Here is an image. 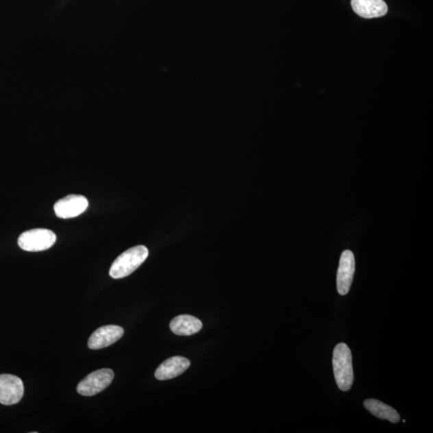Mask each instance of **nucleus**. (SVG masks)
Wrapping results in <instances>:
<instances>
[{"label": "nucleus", "instance_id": "7ed1b4c3", "mask_svg": "<svg viewBox=\"0 0 433 433\" xmlns=\"http://www.w3.org/2000/svg\"><path fill=\"white\" fill-rule=\"evenodd\" d=\"M56 235L48 229H33L23 233L18 238V245L23 251H44L53 246Z\"/></svg>", "mask_w": 433, "mask_h": 433}, {"label": "nucleus", "instance_id": "6e6552de", "mask_svg": "<svg viewBox=\"0 0 433 433\" xmlns=\"http://www.w3.org/2000/svg\"><path fill=\"white\" fill-rule=\"evenodd\" d=\"M124 335V329L116 325H107L92 334L88 346L92 350L102 349L119 341Z\"/></svg>", "mask_w": 433, "mask_h": 433}, {"label": "nucleus", "instance_id": "20e7f679", "mask_svg": "<svg viewBox=\"0 0 433 433\" xmlns=\"http://www.w3.org/2000/svg\"><path fill=\"white\" fill-rule=\"evenodd\" d=\"M114 373L111 369H103L93 371L77 386V392L84 397H92L102 392L111 384Z\"/></svg>", "mask_w": 433, "mask_h": 433}, {"label": "nucleus", "instance_id": "39448f33", "mask_svg": "<svg viewBox=\"0 0 433 433\" xmlns=\"http://www.w3.org/2000/svg\"><path fill=\"white\" fill-rule=\"evenodd\" d=\"M25 394L23 381L11 374L0 375V404L13 406L20 402Z\"/></svg>", "mask_w": 433, "mask_h": 433}, {"label": "nucleus", "instance_id": "423d86ee", "mask_svg": "<svg viewBox=\"0 0 433 433\" xmlns=\"http://www.w3.org/2000/svg\"><path fill=\"white\" fill-rule=\"evenodd\" d=\"M88 207V201L82 195H72L59 200L54 205L56 216L68 219L81 215Z\"/></svg>", "mask_w": 433, "mask_h": 433}, {"label": "nucleus", "instance_id": "0eeeda50", "mask_svg": "<svg viewBox=\"0 0 433 433\" xmlns=\"http://www.w3.org/2000/svg\"><path fill=\"white\" fill-rule=\"evenodd\" d=\"M356 268L355 257L351 251H345L342 253L340 260V266L337 272V290L338 294L346 295L349 293L354 276Z\"/></svg>", "mask_w": 433, "mask_h": 433}, {"label": "nucleus", "instance_id": "9d476101", "mask_svg": "<svg viewBox=\"0 0 433 433\" xmlns=\"http://www.w3.org/2000/svg\"><path fill=\"white\" fill-rule=\"evenodd\" d=\"M351 4L353 11L365 18L382 17L388 13L384 0H351Z\"/></svg>", "mask_w": 433, "mask_h": 433}, {"label": "nucleus", "instance_id": "1a4fd4ad", "mask_svg": "<svg viewBox=\"0 0 433 433\" xmlns=\"http://www.w3.org/2000/svg\"><path fill=\"white\" fill-rule=\"evenodd\" d=\"M190 361L185 357L173 356L163 362L155 371V378L168 380L177 378L190 368Z\"/></svg>", "mask_w": 433, "mask_h": 433}, {"label": "nucleus", "instance_id": "9b49d317", "mask_svg": "<svg viewBox=\"0 0 433 433\" xmlns=\"http://www.w3.org/2000/svg\"><path fill=\"white\" fill-rule=\"evenodd\" d=\"M171 330L177 336H192L202 328L201 320L189 314L179 315L171 322Z\"/></svg>", "mask_w": 433, "mask_h": 433}, {"label": "nucleus", "instance_id": "f8f14e48", "mask_svg": "<svg viewBox=\"0 0 433 433\" xmlns=\"http://www.w3.org/2000/svg\"><path fill=\"white\" fill-rule=\"evenodd\" d=\"M367 410L381 420H388L392 423H398L401 417L395 409L378 399H368L364 402Z\"/></svg>", "mask_w": 433, "mask_h": 433}, {"label": "nucleus", "instance_id": "f257e3e1", "mask_svg": "<svg viewBox=\"0 0 433 433\" xmlns=\"http://www.w3.org/2000/svg\"><path fill=\"white\" fill-rule=\"evenodd\" d=\"M334 375L338 388L347 392L354 382L352 356L350 348L345 343H338L333 351Z\"/></svg>", "mask_w": 433, "mask_h": 433}, {"label": "nucleus", "instance_id": "f03ea898", "mask_svg": "<svg viewBox=\"0 0 433 433\" xmlns=\"http://www.w3.org/2000/svg\"><path fill=\"white\" fill-rule=\"evenodd\" d=\"M149 251L147 247L136 246L125 251L112 263L110 275L112 279L119 280L129 276L147 260Z\"/></svg>", "mask_w": 433, "mask_h": 433}]
</instances>
